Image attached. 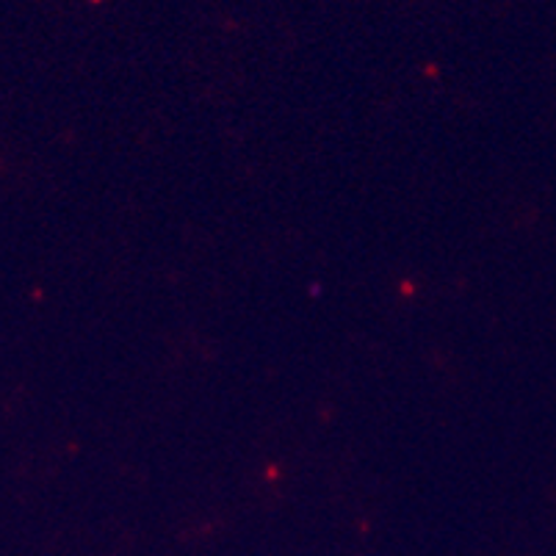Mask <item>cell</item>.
Returning a JSON list of instances; mask_svg holds the SVG:
<instances>
[]
</instances>
